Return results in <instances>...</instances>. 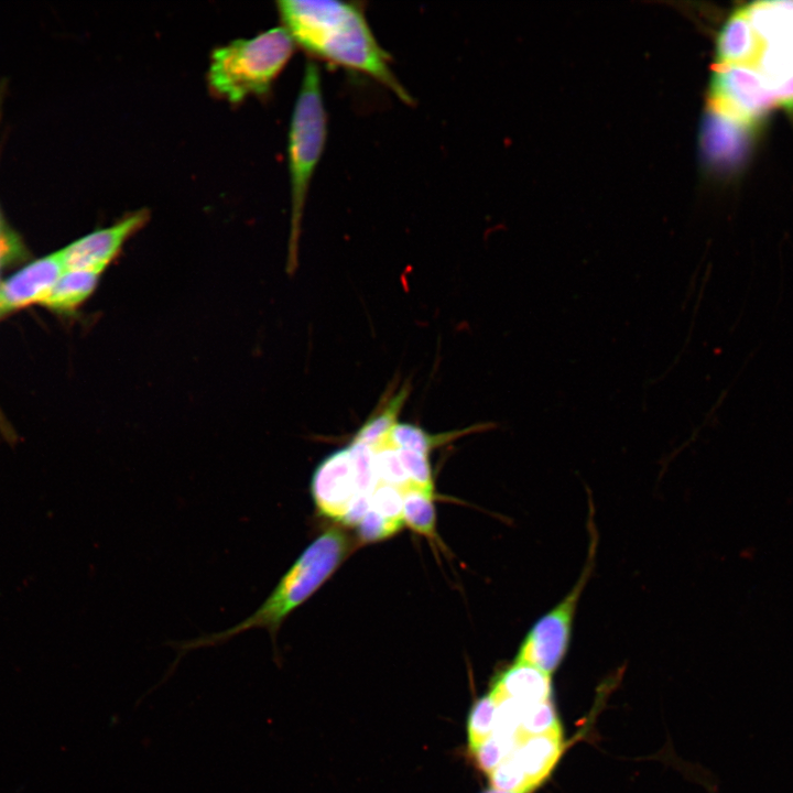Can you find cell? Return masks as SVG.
I'll list each match as a JSON object with an SVG mask.
<instances>
[{"label":"cell","instance_id":"cell-20","mask_svg":"<svg viewBox=\"0 0 793 793\" xmlns=\"http://www.w3.org/2000/svg\"><path fill=\"white\" fill-rule=\"evenodd\" d=\"M497 702L489 694L478 698L468 715V748L472 752L493 732Z\"/></svg>","mask_w":793,"mask_h":793},{"label":"cell","instance_id":"cell-26","mask_svg":"<svg viewBox=\"0 0 793 793\" xmlns=\"http://www.w3.org/2000/svg\"><path fill=\"white\" fill-rule=\"evenodd\" d=\"M357 529L359 539L365 543H369L393 535L401 526L388 521L370 509L357 525Z\"/></svg>","mask_w":793,"mask_h":793},{"label":"cell","instance_id":"cell-18","mask_svg":"<svg viewBox=\"0 0 793 793\" xmlns=\"http://www.w3.org/2000/svg\"><path fill=\"white\" fill-rule=\"evenodd\" d=\"M563 735L562 726L551 699L525 705L522 710L519 737Z\"/></svg>","mask_w":793,"mask_h":793},{"label":"cell","instance_id":"cell-24","mask_svg":"<svg viewBox=\"0 0 793 793\" xmlns=\"http://www.w3.org/2000/svg\"><path fill=\"white\" fill-rule=\"evenodd\" d=\"M370 509L402 526L403 495L398 488L380 482L371 495Z\"/></svg>","mask_w":793,"mask_h":793},{"label":"cell","instance_id":"cell-21","mask_svg":"<svg viewBox=\"0 0 793 793\" xmlns=\"http://www.w3.org/2000/svg\"><path fill=\"white\" fill-rule=\"evenodd\" d=\"M347 449L358 491L371 496L380 484L374 467L372 446L370 444L351 441Z\"/></svg>","mask_w":793,"mask_h":793},{"label":"cell","instance_id":"cell-28","mask_svg":"<svg viewBox=\"0 0 793 793\" xmlns=\"http://www.w3.org/2000/svg\"><path fill=\"white\" fill-rule=\"evenodd\" d=\"M6 229H7V228H4V224H3L2 219H1V214H0V235H1Z\"/></svg>","mask_w":793,"mask_h":793},{"label":"cell","instance_id":"cell-5","mask_svg":"<svg viewBox=\"0 0 793 793\" xmlns=\"http://www.w3.org/2000/svg\"><path fill=\"white\" fill-rule=\"evenodd\" d=\"M589 510L587 561L573 588L553 608L541 616L522 640L515 661L533 665L552 675L565 658L573 633L582 594L595 566L598 545L597 528Z\"/></svg>","mask_w":793,"mask_h":793},{"label":"cell","instance_id":"cell-15","mask_svg":"<svg viewBox=\"0 0 793 793\" xmlns=\"http://www.w3.org/2000/svg\"><path fill=\"white\" fill-rule=\"evenodd\" d=\"M100 275L89 270L65 271L40 303L52 311L69 313L93 294Z\"/></svg>","mask_w":793,"mask_h":793},{"label":"cell","instance_id":"cell-13","mask_svg":"<svg viewBox=\"0 0 793 793\" xmlns=\"http://www.w3.org/2000/svg\"><path fill=\"white\" fill-rule=\"evenodd\" d=\"M551 676L533 665L514 661L497 677L489 693L496 702L507 697L523 705L544 702L551 699Z\"/></svg>","mask_w":793,"mask_h":793},{"label":"cell","instance_id":"cell-6","mask_svg":"<svg viewBox=\"0 0 793 793\" xmlns=\"http://www.w3.org/2000/svg\"><path fill=\"white\" fill-rule=\"evenodd\" d=\"M709 110L758 130L776 99L763 77L746 66H715L709 86Z\"/></svg>","mask_w":793,"mask_h":793},{"label":"cell","instance_id":"cell-2","mask_svg":"<svg viewBox=\"0 0 793 793\" xmlns=\"http://www.w3.org/2000/svg\"><path fill=\"white\" fill-rule=\"evenodd\" d=\"M346 534L337 529L325 531L313 541L283 575L263 604L239 623L220 632L177 642L180 660L191 650L222 644L235 636L251 629L268 630L275 642L278 631L286 617L307 600L333 574L349 550Z\"/></svg>","mask_w":793,"mask_h":793},{"label":"cell","instance_id":"cell-8","mask_svg":"<svg viewBox=\"0 0 793 793\" xmlns=\"http://www.w3.org/2000/svg\"><path fill=\"white\" fill-rule=\"evenodd\" d=\"M149 217L148 209H139L61 249L65 271L89 270L102 273L119 256L124 243L145 226Z\"/></svg>","mask_w":793,"mask_h":793},{"label":"cell","instance_id":"cell-7","mask_svg":"<svg viewBox=\"0 0 793 793\" xmlns=\"http://www.w3.org/2000/svg\"><path fill=\"white\" fill-rule=\"evenodd\" d=\"M763 46L756 70L773 90L793 77V1H761L751 14Z\"/></svg>","mask_w":793,"mask_h":793},{"label":"cell","instance_id":"cell-9","mask_svg":"<svg viewBox=\"0 0 793 793\" xmlns=\"http://www.w3.org/2000/svg\"><path fill=\"white\" fill-rule=\"evenodd\" d=\"M311 493L319 513L341 520L359 495L347 447L334 452L316 467Z\"/></svg>","mask_w":793,"mask_h":793},{"label":"cell","instance_id":"cell-1","mask_svg":"<svg viewBox=\"0 0 793 793\" xmlns=\"http://www.w3.org/2000/svg\"><path fill=\"white\" fill-rule=\"evenodd\" d=\"M284 26L311 57L363 74L408 105L413 98L391 68V58L377 41L361 3L337 0L276 2Z\"/></svg>","mask_w":793,"mask_h":793},{"label":"cell","instance_id":"cell-10","mask_svg":"<svg viewBox=\"0 0 793 793\" xmlns=\"http://www.w3.org/2000/svg\"><path fill=\"white\" fill-rule=\"evenodd\" d=\"M65 272L62 251L43 257L0 284V318L4 315L41 302Z\"/></svg>","mask_w":793,"mask_h":793},{"label":"cell","instance_id":"cell-25","mask_svg":"<svg viewBox=\"0 0 793 793\" xmlns=\"http://www.w3.org/2000/svg\"><path fill=\"white\" fill-rule=\"evenodd\" d=\"M397 452L409 479L416 487L433 492L428 455L400 447H397Z\"/></svg>","mask_w":793,"mask_h":793},{"label":"cell","instance_id":"cell-14","mask_svg":"<svg viewBox=\"0 0 793 793\" xmlns=\"http://www.w3.org/2000/svg\"><path fill=\"white\" fill-rule=\"evenodd\" d=\"M563 749V735L532 736L523 739L511 754L533 791L550 775Z\"/></svg>","mask_w":793,"mask_h":793},{"label":"cell","instance_id":"cell-16","mask_svg":"<svg viewBox=\"0 0 793 793\" xmlns=\"http://www.w3.org/2000/svg\"><path fill=\"white\" fill-rule=\"evenodd\" d=\"M402 495L403 522L413 531L433 537L436 522L433 492L414 486Z\"/></svg>","mask_w":793,"mask_h":793},{"label":"cell","instance_id":"cell-17","mask_svg":"<svg viewBox=\"0 0 793 793\" xmlns=\"http://www.w3.org/2000/svg\"><path fill=\"white\" fill-rule=\"evenodd\" d=\"M465 433L466 430L432 435L416 425L397 423L389 432V438L397 447L428 455L434 447Z\"/></svg>","mask_w":793,"mask_h":793},{"label":"cell","instance_id":"cell-12","mask_svg":"<svg viewBox=\"0 0 793 793\" xmlns=\"http://www.w3.org/2000/svg\"><path fill=\"white\" fill-rule=\"evenodd\" d=\"M762 46L745 7H741L725 21L717 35L716 66L736 65L756 69Z\"/></svg>","mask_w":793,"mask_h":793},{"label":"cell","instance_id":"cell-22","mask_svg":"<svg viewBox=\"0 0 793 793\" xmlns=\"http://www.w3.org/2000/svg\"><path fill=\"white\" fill-rule=\"evenodd\" d=\"M520 742L517 738L492 734L472 751L477 767L489 774L514 751Z\"/></svg>","mask_w":793,"mask_h":793},{"label":"cell","instance_id":"cell-27","mask_svg":"<svg viewBox=\"0 0 793 793\" xmlns=\"http://www.w3.org/2000/svg\"><path fill=\"white\" fill-rule=\"evenodd\" d=\"M482 793H513V792H507V791H501V790H497L493 787H489L486 791H484Z\"/></svg>","mask_w":793,"mask_h":793},{"label":"cell","instance_id":"cell-23","mask_svg":"<svg viewBox=\"0 0 793 793\" xmlns=\"http://www.w3.org/2000/svg\"><path fill=\"white\" fill-rule=\"evenodd\" d=\"M488 775L493 789L513 793L532 792L523 770L512 754L506 758Z\"/></svg>","mask_w":793,"mask_h":793},{"label":"cell","instance_id":"cell-3","mask_svg":"<svg viewBox=\"0 0 793 793\" xmlns=\"http://www.w3.org/2000/svg\"><path fill=\"white\" fill-rule=\"evenodd\" d=\"M295 46L281 25L215 48L207 70L211 95L232 105L269 95Z\"/></svg>","mask_w":793,"mask_h":793},{"label":"cell","instance_id":"cell-19","mask_svg":"<svg viewBox=\"0 0 793 793\" xmlns=\"http://www.w3.org/2000/svg\"><path fill=\"white\" fill-rule=\"evenodd\" d=\"M409 388H402L385 406L372 414L352 437L354 442L373 444L388 434L398 423V414L408 397Z\"/></svg>","mask_w":793,"mask_h":793},{"label":"cell","instance_id":"cell-4","mask_svg":"<svg viewBox=\"0 0 793 793\" xmlns=\"http://www.w3.org/2000/svg\"><path fill=\"white\" fill-rule=\"evenodd\" d=\"M327 138V113L322 93V76L314 59L306 62L294 104L289 130V171L291 186V233L289 271L296 265L301 222L316 166Z\"/></svg>","mask_w":793,"mask_h":793},{"label":"cell","instance_id":"cell-11","mask_svg":"<svg viewBox=\"0 0 793 793\" xmlns=\"http://www.w3.org/2000/svg\"><path fill=\"white\" fill-rule=\"evenodd\" d=\"M754 132L756 130L709 110L702 128V145L706 159L719 167L739 164L748 152Z\"/></svg>","mask_w":793,"mask_h":793}]
</instances>
